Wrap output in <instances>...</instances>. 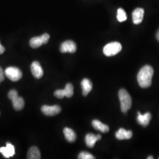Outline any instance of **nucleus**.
<instances>
[{
  "label": "nucleus",
  "mask_w": 159,
  "mask_h": 159,
  "mask_svg": "<svg viewBox=\"0 0 159 159\" xmlns=\"http://www.w3.org/2000/svg\"><path fill=\"white\" fill-rule=\"evenodd\" d=\"M154 74L153 68L150 66H145L140 69L137 75V81L143 89L149 87L152 84Z\"/></svg>",
  "instance_id": "obj_1"
},
{
  "label": "nucleus",
  "mask_w": 159,
  "mask_h": 159,
  "mask_svg": "<svg viewBox=\"0 0 159 159\" xmlns=\"http://www.w3.org/2000/svg\"><path fill=\"white\" fill-rule=\"evenodd\" d=\"M121 111L125 113L130 109L132 105V99L130 95L125 89H121L119 93Z\"/></svg>",
  "instance_id": "obj_2"
},
{
  "label": "nucleus",
  "mask_w": 159,
  "mask_h": 159,
  "mask_svg": "<svg viewBox=\"0 0 159 159\" xmlns=\"http://www.w3.org/2000/svg\"><path fill=\"white\" fill-rule=\"evenodd\" d=\"M8 98L11 100L12 102L13 107L17 111L22 110L24 107V100L23 98L18 96V93L16 90H11L8 93Z\"/></svg>",
  "instance_id": "obj_3"
},
{
  "label": "nucleus",
  "mask_w": 159,
  "mask_h": 159,
  "mask_svg": "<svg viewBox=\"0 0 159 159\" xmlns=\"http://www.w3.org/2000/svg\"><path fill=\"white\" fill-rule=\"evenodd\" d=\"M122 46L119 42H112L108 43L103 48V53L107 57H111L120 52Z\"/></svg>",
  "instance_id": "obj_4"
},
{
  "label": "nucleus",
  "mask_w": 159,
  "mask_h": 159,
  "mask_svg": "<svg viewBox=\"0 0 159 159\" xmlns=\"http://www.w3.org/2000/svg\"><path fill=\"white\" fill-rule=\"evenodd\" d=\"M4 74L8 79L12 81H17L21 79L22 72L19 68L16 67H9L6 68Z\"/></svg>",
  "instance_id": "obj_5"
},
{
  "label": "nucleus",
  "mask_w": 159,
  "mask_h": 159,
  "mask_svg": "<svg viewBox=\"0 0 159 159\" xmlns=\"http://www.w3.org/2000/svg\"><path fill=\"white\" fill-rule=\"evenodd\" d=\"M74 94V87L73 85L70 83H68L66 85L64 89L63 90H57L54 92V96L58 98L61 99L64 97L67 98H70L73 96Z\"/></svg>",
  "instance_id": "obj_6"
},
{
  "label": "nucleus",
  "mask_w": 159,
  "mask_h": 159,
  "mask_svg": "<svg viewBox=\"0 0 159 159\" xmlns=\"http://www.w3.org/2000/svg\"><path fill=\"white\" fill-rule=\"evenodd\" d=\"M50 39V35L48 34H44L39 37H35L32 38L30 41V45L33 48H37L40 47L43 44H47Z\"/></svg>",
  "instance_id": "obj_7"
},
{
  "label": "nucleus",
  "mask_w": 159,
  "mask_h": 159,
  "mask_svg": "<svg viewBox=\"0 0 159 159\" xmlns=\"http://www.w3.org/2000/svg\"><path fill=\"white\" fill-rule=\"evenodd\" d=\"M41 111L46 116H53L60 113L61 111V108L58 105H54L52 106L44 105L42 106Z\"/></svg>",
  "instance_id": "obj_8"
},
{
  "label": "nucleus",
  "mask_w": 159,
  "mask_h": 159,
  "mask_svg": "<svg viewBox=\"0 0 159 159\" xmlns=\"http://www.w3.org/2000/svg\"><path fill=\"white\" fill-rule=\"evenodd\" d=\"M77 50V46L74 41L67 40L64 41L60 46V51L63 53H74Z\"/></svg>",
  "instance_id": "obj_9"
},
{
  "label": "nucleus",
  "mask_w": 159,
  "mask_h": 159,
  "mask_svg": "<svg viewBox=\"0 0 159 159\" xmlns=\"http://www.w3.org/2000/svg\"><path fill=\"white\" fill-rule=\"evenodd\" d=\"M31 73L37 79H39L43 76L44 72L40 63L38 61H34L31 65Z\"/></svg>",
  "instance_id": "obj_10"
},
{
  "label": "nucleus",
  "mask_w": 159,
  "mask_h": 159,
  "mask_svg": "<svg viewBox=\"0 0 159 159\" xmlns=\"http://www.w3.org/2000/svg\"><path fill=\"white\" fill-rule=\"evenodd\" d=\"M0 153L5 158H9L15 154V148L10 143H7L6 147L0 148Z\"/></svg>",
  "instance_id": "obj_11"
},
{
  "label": "nucleus",
  "mask_w": 159,
  "mask_h": 159,
  "mask_svg": "<svg viewBox=\"0 0 159 159\" xmlns=\"http://www.w3.org/2000/svg\"><path fill=\"white\" fill-rule=\"evenodd\" d=\"M151 119L152 115L150 113H146L142 114L140 112H138L137 121L139 125H142L143 127H146L148 125Z\"/></svg>",
  "instance_id": "obj_12"
},
{
  "label": "nucleus",
  "mask_w": 159,
  "mask_h": 159,
  "mask_svg": "<svg viewBox=\"0 0 159 159\" xmlns=\"http://www.w3.org/2000/svg\"><path fill=\"white\" fill-rule=\"evenodd\" d=\"M144 11L142 8H137L132 13L133 21L134 24H139L142 22Z\"/></svg>",
  "instance_id": "obj_13"
},
{
  "label": "nucleus",
  "mask_w": 159,
  "mask_h": 159,
  "mask_svg": "<svg viewBox=\"0 0 159 159\" xmlns=\"http://www.w3.org/2000/svg\"><path fill=\"white\" fill-rule=\"evenodd\" d=\"M116 137L117 139L121 140H128L130 139L133 136V132L131 130H125V129L121 128L116 133Z\"/></svg>",
  "instance_id": "obj_14"
},
{
  "label": "nucleus",
  "mask_w": 159,
  "mask_h": 159,
  "mask_svg": "<svg viewBox=\"0 0 159 159\" xmlns=\"http://www.w3.org/2000/svg\"><path fill=\"white\" fill-rule=\"evenodd\" d=\"M63 133L66 140L69 143H73L77 139V136L75 133L71 129L66 127L63 130Z\"/></svg>",
  "instance_id": "obj_15"
},
{
  "label": "nucleus",
  "mask_w": 159,
  "mask_h": 159,
  "mask_svg": "<svg viewBox=\"0 0 159 159\" xmlns=\"http://www.w3.org/2000/svg\"><path fill=\"white\" fill-rule=\"evenodd\" d=\"M81 85L83 90V95L84 96H87L91 91L93 88V84L91 81L87 79H84L81 81Z\"/></svg>",
  "instance_id": "obj_16"
},
{
  "label": "nucleus",
  "mask_w": 159,
  "mask_h": 159,
  "mask_svg": "<svg viewBox=\"0 0 159 159\" xmlns=\"http://www.w3.org/2000/svg\"><path fill=\"white\" fill-rule=\"evenodd\" d=\"M92 125L97 130L100 131L104 133H107L110 130L108 125L103 124L101 121L97 120H94L92 121Z\"/></svg>",
  "instance_id": "obj_17"
},
{
  "label": "nucleus",
  "mask_w": 159,
  "mask_h": 159,
  "mask_svg": "<svg viewBox=\"0 0 159 159\" xmlns=\"http://www.w3.org/2000/svg\"><path fill=\"white\" fill-rule=\"evenodd\" d=\"M27 159H41V153L39 149L37 147H32L30 148L27 153Z\"/></svg>",
  "instance_id": "obj_18"
},
{
  "label": "nucleus",
  "mask_w": 159,
  "mask_h": 159,
  "mask_svg": "<svg viewBox=\"0 0 159 159\" xmlns=\"http://www.w3.org/2000/svg\"><path fill=\"white\" fill-rule=\"evenodd\" d=\"M97 141H98L96 135L92 133H89L86 135L85 138V142L86 143V145L88 148H93Z\"/></svg>",
  "instance_id": "obj_19"
},
{
  "label": "nucleus",
  "mask_w": 159,
  "mask_h": 159,
  "mask_svg": "<svg viewBox=\"0 0 159 159\" xmlns=\"http://www.w3.org/2000/svg\"><path fill=\"white\" fill-rule=\"evenodd\" d=\"M117 20L119 22H123L127 20V16L125 11L122 9L119 8L117 10Z\"/></svg>",
  "instance_id": "obj_20"
},
{
  "label": "nucleus",
  "mask_w": 159,
  "mask_h": 159,
  "mask_svg": "<svg viewBox=\"0 0 159 159\" xmlns=\"http://www.w3.org/2000/svg\"><path fill=\"white\" fill-rule=\"evenodd\" d=\"M78 158L79 159H94V157L87 152H83L79 154Z\"/></svg>",
  "instance_id": "obj_21"
},
{
  "label": "nucleus",
  "mask_w": 159,
  "mask_h": 159,
  "mask_svg": "<svg viewBox=\"0 0 159 159\" xmlns=\"http://www.w3.org/2000/svg\"><path fill=\"white\" fill-rule=\"evenodd\" d=\"M4 74L3 70L0 67V83L4 80Z\"/></svg>",
  "instance_id": "obj_22"
},
{
  "label": "nucleus",
  "mask_w": 159,
  "mask_h": 159,
  "mask_svg": "<svg viewBox=\"0 0 159 159\" xmlns=\"http://www.w3.org/2000/svg\"><path fill=\"white\" fill-rule=\"evenodd\" d=\"M4 51H5V48L1 45V44L0 43V54H3L4 52Z\"/></svg>",
  "instance_id": "obj_23"
},
{
  "label": "nucleus",
  "mask_w": 159,
  "mask_h": 159,
  "mask_svg": "<svg viewBox=\"0 0 159 159\" xmlns=\"http://www.w3.org/2000/svg\"><path fill=\"white\" fill-rule=\"evenodd\" d=\"M97 138V140H101V139H102V136L100 135V134H97L96 135Z\"/></svg>",
  "instance_id": "obj_24"
},
{
  "label": "nucleus",
  "mask_w": 159,
  "mask_h": 159,
  "mask_svg": "<svg viewBox=\"0 0 159 159\" xmlns=\"http://www.w3.org/2000/svg\"><path fill=\"white\" fill-rule=\"evenodd\" d=\"M156 39L159 41V30L157 31V32L156 33Z\"/></svg>",
  "instance_id": "obj_25"
},
{
  "label": "nucleus",
  "mask_w": 159,
  "mask_h": 159,
  "mask_svg": "<svg viewBox=\"0 0 159 159\" xmlns=\"http://www.w3.org/2000/svg\"><path fill=\"white\" fill-rule=\"evenodd\" d=\"M153 159V156H149L148 157V159Z\"/></svg>",
  "instance_id": "obj_26"
}]
</instances>
